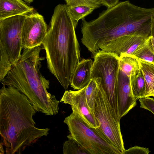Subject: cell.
<instances>
[{
  "mask_svg": "<svg viewBox=\"0 0 154 154\" xmlns=\"http://www.w3.org/2000/svg\"><path fill=\"white\" fill-rule=\"evenodd\" d=\"M153 17L154 8H142L129 1L119 2L103 11L95 19H82L81 42L93 55L101 46L119 37L148 32Z\"/></svg>",
  "mask_w": 154,
  "mask_h": 154,
  "instance_id": "6da1fadb",
  "label": "cell"
},
{
  "mask_svg": "<svg viewBox=\"0 0 154 154\" xmlns=\"http://www.w3.org/2000/svg\"><path fill=\"white\" fill-rule=\"evenodd\" d=\"M37 111L28 97L16 88L3 85L0 90V134L7 154H21L50 129L35 127Z\"/></svg>",
  "mask_w": 154,
  "mask_h": 154,
  "instance_id": "7a4b0ae2",
  "label": "cell"
},
{
  "mask_svg": "<svg viewBox=\"0 0 154 154\" xmlns=\"http://www.w3.org/2000/svg\"><path fill=\"white\" fill-rule=\"evenodd\" d=\"M78 22L72 17L66 4L54 8L42 45L46 53L48 67L66 90L80 61V51L75 30Z\"/></svg>",
  "mask_w": 154,
  "mask_h": 154,
  "instance_id": "3957f363",
  "label": "cell"
},
{
  "mask_svg": "<svg viewBox=\"0 0 154 154\" xmlns=\"http://www.w3.org/2000/svg\"><path fill=\"white\" fill-rule=\"evenodd\" d=\"M24 49L20 59L12 66L1 83L25 94L37 112L46 116L56 115L58 113L60 101L48 91L50 82L40 71L42 61L45 59L40 54L44 48L40 46Z\"/></svg>",
  "mask_w": 154,
  "mask_h": 154,
  "instance_id": "277c9868",
  "label": "cell"
},
{
  "mask_svg": "<svg viewBox=\"0 0 154 154\" xmlns=\"http://www.w3.org/2000/svg\"><path fill=\"white\" fill-rule=\"evenodd\" d=\"M26 15L0 20V73L6 75L20 59L22 50V33Z\"/></svg>",
  "mask_w": 154,
  "mask_h": 154,
  "instance_id": "5b68a950",
  "label": "cell"
},
{
  "mask_svg": "<svg viewBox=\"0 0 154 154\" xmlns=\"http://www.w3.org/2000/svg\"><path fill=\"white\" fill-rule=\"evenodd\" d=\"M101 82L98 87L93 111L100 125L99 127L96 129L120 154H124L125 149L121 131L120 119L111 107Z\"/></svg>",
  "mask_w": 154,
  "mask_h": 154,
  "instance_id": "8992f818",
  "label": "cell"
},
{
  "mask_svg": "<svg viewBox=\"0 0 154 154\" xmlns=\"http://www.w3.org/2000/svg\"><path fill=\"white\" fill-rule=\"evenodd\" d=\"M91 78H100L108 100L119 117L117 88L119 69V57L116 54L98 50L93 55Z\"/></svg>",
  "mask_w": 154,
  "mask_h": 154,
  "instance_id": "52a82bcc",
  "label": "cell"
},
{
  "mask_svg": "<svg viewBox=\"0 0 154 154\" xmlns=\"http://www.w3.org/2000/svg\"><path fill=\"white\" fill-rule=\"evenodd\" d=\"M64 122L72 137L90 154H120L95 128L89 127L75 111L65 118Z\"/></svg>",
  "mask_w": 154,
  "mask_h": 154,
  "instance_id": "ba28073f",
  "label": "cell"
},
{
  "mask_svg": "<svg viewBox=\"0 0 154 154\" xmlns=\"http://www.w3.org/2000/svg\"><path fill=\"white\" fill-rule=\"evenodd\" d=\"M48 30L47 25L42 15L33 12L26 15L22 29V48L41 46Z\"/></svg>",
  "mask_w": 154,
  "mask_h": 154,
  "instance_id": "9c48e42d",
  "label": "cell"
},
{
  "mask_svg": "<svg viewBox=\"0 0 154 154\" xmlns=\"http://www.w3.org/2000/svg\"><path fill=\"white\" fill-rule=\"evenodd\" d=\"M86 87L77 91H66L60 102L70 105L72 111L77 113L89 127L97 128L100 125L87 102Z\"/></svg>",
  "mask_w": 154,
  "mask_h": 154,
  "instance_id": "30bf717a",
  "label": "cell"
},
{
  "mask_svg": "<svg viewBox=\"0 0 154 154\" xmlns=\"http://www.w3.org/2000/svg\"><path fill=\"white\" fill-rule=\"evenodd\" d=\"M149 35L139 33L125 35L101 46L100 50L114 53L119 57L130 55L148 39Z\"/></svg>",
  "mask_w": 154,
  "mask_h": 154,
  "instance_id": "8fae6325",
  "label": "cell"
},
{
  "mask_svg": "<svg viewBox=\"0 0 154 154\" xmlns=\"http://www.w3.org/2000/svg\"><path fill=\"white\" fill-rule=\"evenodd\" d=\"M117 98L119 119L125 116L137 104L133 94L130 78L120 69L117 88Z\"/></svg>",
  "mask_w": 154,
  "mask_h": 154,
  "instance_id": "7c38bea8",
  "label": "cell"
},
{
  "mask_svg": "<svg viewBox=\"0 0 154 154\" xmlns=\"http://www.w3.org/2000/svg\"><path fill=\"white\" fill-rule=\"evenodd\" d=\"M94 61L91 59H82L77 65L70 81L74 90H79L86 86L91 79Z\"/></svg>",
  "mask_w": 154,
  "mask_h": 154,
  "instance_id": "4fadbf2b",
  "label": "cell"
},
{
  "mask_svg": "<svg viewBox=\"0 0 154 154\" xmlns=\"http://www.w3.org/2000/svg\"><path fill=\"white\" fill-rule=\"evenodd\" d=\"M34 8L23 0H0V20L33 12Z\"/></svg>",
  "mask_w": 154,
  "mask_h": 154,
  "instance_id": "5bb4252c",
  "label": "cell"
},
{
  "mask_svg": "<svg viewBox=\"0 0 154 154\" xmlns=\"http://www.w3.org/2000/svg\"><path fill=\"white\" fill-rule=\"evenodd\" d=\"M137 60L145 83V97H154V64L143 60Z\"/></svg>",
  "mask_w": 154,
  "mask_h": 154,
  "instance_id": "9a60e30c",
  "label": "cell"
},
{
  "mask_svg": "<svg viewBox=\"0 0 154 154\" xmlns=\"http://www.w3.org/2000/svg\"><path fill=\"white\" fill-rule=\"evenodd\" d=\"M130 56L154 64V50L150 37Z\"/></svg>",
  "mask_w": 154,
  "mask_h": 154,
  "instance_id": "2e32d148",
  "label": "cell"
},
{
  "mask_svg": "<svg viewBox=\"0 0 154 154\" xmlns=\"http://www.w3.org/2000/svg\"><path fill=\"white\" fill-rule=\"evenodd\" d=\"M130 81L133 94L136 100L145 97L146 91L145 81L143 72L140 69L135 74L131 76Z\"/></svg>",
  "mask_w": 154,
  "mask_h": 154,
  "instance_id": "e0dca14e",
  "label": "cell"
},
{
  "mask_svg": "<svg viewBox=\"0 0 154 154\" xmlns=\"http://www.w3.org/2000/svg\"><path fill=\"white\" fill-rule=\"evenodd\" d=\"M119 69L128 77L137 73L140 69L137 59L130 55L119 57Z\"/></svg>",
  "mask_w": 154,
  "mask_h": 154,
  "instance_id": "ac0fdd59",
  "label": "cell"
},
{
  "mask_svg": "<svg viewBox=\"0 0 154 154\" xmlns=\"http://www.w3.org/2000/svg\"><path fill=\"white\" fill-rule=\"evenodd\" d=\"M101 81V79L100 78H92L86 87L85 94L87 102L93 111L98 87Z\"/></svg>",
  "mask_w": 154,
  "mask_h": 154,
  "instance_id": "d6986e66",
  "label": "cell"
},
{
  "mask_svg": "<svg viewBox=\"0 0 154 154\" xmlns=\"http://www.w3.org/2000/svg\"><path fill=\"white\" fill-rule=\"evenodd\" d=\"M68 140L63 144V154H90V153L70 134L67 136Z\"/></svg>",
  "mask_w": 154,
  "mask_h": 154,
  "instance_id": "ffe728a7",
  "label": "cell"
},
{
  "mask_svg": "<svg viewBox=\"0 0 154 154\" xmlns=\"http://www.w3.org/2000/svg\"><path fill=\"white\" fill-rule=\"evenodd\" d=\"M69 8L72 17L78 22L80 20L85 18L86 16L91 14L94 10L88 6L85 5L73 7L69 6Z\"/></svg>",
  "mask_w": 154,
  "mask_h": 154,
  "instance_id": "44dd1931",
  "label": "cell"
},
{
  "mask_svg": "<svg viewBox=\"0 0 154 154\" xmlns=\"http://www.w3.org/2000/svg\"><path fill=\"white\" fill-rule=\"evenodd\" d=\"M66 4L71 7L85 5L94 9L98 8L102 5L101 0H64Z\"/></svg>",
  "mask_w": 154,
  "mask_h": 154,
  "instance_id": "7402d4cb",
  "label": "cell"
},
{
  "mask_svg": "<svg viewBox=\"0 0 154 154\" xmlns=\"http://www.w3.org/2000/svg\"><path fill=\"white\" fill-rule=\"evenodd\" d=\"M140 107L151 112L154 114V99L147 97L139 99Z\"/></svg>",
  "mask_w": 154,
  "mask_h": 154,
  "instance_id": "603a6c76",
  "label": "cell"
},
{
  "mask_svg": "<svg viewBox=\"0 0 154 154\" xmlns=\"http://www.w3.org/2000/svg\"><path fill=\"white\" fill-rule=\"evenodd\" d=\"M149 152L148 148L136 146L125 149L124 154H148Z\"/></svg>",
  "mask_w": 154,
  "mask_h": 154,
  "instance_id": "cb8c5ba5",
  "label": "cell"
},
{
  "mask_svg": "<svg viewBox=\"0 0 154 154\" xmlns=\"http://www.w3.org/2000/svg\"><path fill=\"white\" fill-rule=\"evenodd\" d=\"M102 5L106 6L107 8L112 7L119 2V0H101Z\"/></svg>",
  "mask_w": 154,
  "mask_h": 154,
  "instance_id": "d4e9b609",
  "label": "cell"
},
{
  "mask_svg": "<svg viewBox=\"0 0 154 154\" xmlns=\"http://www.w3.org/2000/svg\"><path fill=\"white\" fill-rule=\"evenodd\" d=\"M149 37L154 50V17L152 18L151 31Z\"/></svg>",
  "mask_w": 154,
  "mask_h": 154,
  "instance_id": "484cf974",
  "label": "cell"
},
{
  "mask_svg": "<svg viewBox=\"0 0 154 154\" xmlns=\"http://www.w3.org/2000/svg\"><path fill=\"white\" fill-rule=\"evenodd\" d=\"M3 144H2V143H0V154H4V150L3 147Z\"/></svg>",
  "mask_w": 154,
  "mask_h": 154,
  "instance_id": "4316f807",
  "label": "cell"
},
{
  "mask_svg": "<svg viewBox=\"0 0 154 154\" xmlns=\"http://www.w3.org/2000/svg\"><path fill=\"white\" fill-rule=\"evenodd\" d=\"M24 1L28 3H31L34 0H23Z\"/></svg>",
  "mask_w": 154,
  "mask_h": 154,
  "instance_id": "83f0119b",
  "label": "cell"
}]
</instances>
